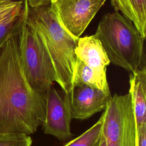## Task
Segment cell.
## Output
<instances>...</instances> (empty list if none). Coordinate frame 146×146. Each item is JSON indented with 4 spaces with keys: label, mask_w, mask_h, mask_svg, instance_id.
Listing matches in <instances>:
<instances>
[{
    "label": "cell",
    "mask_w": 146,
    "mask_h": 146,
    "mask_svg": "<svg viewBox=\"0 0 146 146\" xmlns=\"http://www.w3.org/2000/svg\"><path fill=\"white\" fill-rule=\"evenodd\" d=\"M135 116L137 132L146 124V69L139 68L129 74V91Z\"/></svg>",
    "instance_id": "10"
},
{
    "label": "cell",
    "mask_w": 146,
    "mask_h": 146,
    "mask_svg": "<svg viewBox=\"0 0 146 146\" xmlns=\"http://www.w3.org/2000/svg\"><path fill=\"white\" fill-rule=\"evenodd\" d=\"M45 100V118L42 124L44 133L62 141L68 140L72 136L70 95L56 90L53 84L47 92Z\"/></svg>",
    "instance_id": "7"
},
{
    "label": "cell",
    "mask_w": 146,
    "mask_h": 146,
    "mask_svg": "<svg viewBox=\"0 0 146 146\" xmlns=\"http://www.w3.org/2000/svg\"><path fill=\"white\" fill-rule=\"evenodd\" d=\"M103 122L102 113L99 120L93 126L63 146H98L102 135Z\"/></svg>",
    "instance_id": "13"
},
{
    "label": "cell",
    "mask_w": 146,
    "mask_h": 146,
    "mask_svg": "<svg viewBox=\"0 0 146 146\" xmlns=\"http://www.w3.org/2000/svg\"><path fill=\"white\" fill-rule=\"evenodd\" d=\"M137 138L136 146H146V124L137 132Z\"/></svg>",
    "instance_id": "17"
},
{
    "label": "cell",
    "mask_w": 146,
    "mask_h": 146,
    "mask_svg": "<svg viewBox=\"0 0 146 146\" xmlns=\"http://www.w3.org/2000/svg\"><path fill=\"white\" fill-rule=\"evenodd\" d=\"M20 59L25 77L32 89L46 98L50 87L56 82L51 61L42 42L26 21L19 32Z\"/></svg>",
    "instance_id": "4"
},
{
    "label": "cell",
    "mask_w": 146,
    "mask_h": 146,
    "mask_svg": "<svg viewBox=\"0 0 146 146\" xmlns=\"http://www.w3.org/2000/svg\"><path fill=\"white\" fill-rule=\"evenodd\" d=\"M107 0H55L51 9L61 26L78 39Z\"/></svg>",
    "instance_id": "6"
},
{
    "label": "cell",
    "mask_w": 146,
    "mask_h": 146,
    "mask_svg": "<svg viewBox=\"0 0 146 146\" xmlns=\"http://www.w3.org/2000/svg\"><path fill=\"white\" fill-rule=\"evenodd\" d=\"M103 114L102 134L107 146H136V123L129 93L115 94Z\"/></svg>",
    "instance_id": "5"
},
{
    "label": "cell",
    "mask_w": 146,
    "mask_h": 146,
    "mask_svg": "<svg viewBox=\"0 0 146 146\" xmlns=\"http://www.w3.org/2000/svg\"><path fill=\"white\" fill-rule=\"evenodd\" d=\"M12 2L18 4H26L27 3V0H9Z\"/></svg>",
    "instance_id": "19"
},
{
    "label": "cell",
    "mask_w": 146,
    "mask_h": 146,
    "mask_svg": "<svg viewBox=\"0 0 146 146\" xmlns=\"http://www.w3.org/2000/svg\"><path fill=\"white\" fill-rule=\"evenodd\" d=\"M120 0H111V5H112V6L113 7L115 5H116L118 2Z\"/></svg>",
    "instance_id": "21"
},
{
    "label": "cell",
    "mask_w": 146,
    "mask_h": 146,
    "mask_svg": "<svg viewBox=\"0 0 146 146\" xmlns=\"http://www.w3.org/2000/svg\"><path fill=\"white\" fill-rule=\"evenodd\" d=\"M19 5L24 4L15 3L9 0H0V21L7 16L10 12Z\"/></svg>",
    "instance_id": "16"
},
{
    "label": "cell",
    "mask_w": 146,
    "mask_h": 146,
    "mask_svg": "<svg viewBox=\"0 0 146 146\" xmlns=\"http://www.w3.org/2000/svg\"><path fill=\"white\" fill-rule=\"evenodd\" d=\"M28 7V3L19 5L0 21V48L10 37L19 33L26 21Z\"/></svg>",
    "instance_id": "12"
},
{
    "label": "cell",
    "mask_w": 146,
    "mask_h": 146,
    "mask_svg": "<svg viewBox=\"0 0 146 146\" xmlns=\"http://www.w3.org/2000/svg\"><path fill=\"white\" fill-rule=\"evenodd\" d=\"M32 139L23 133H0V146H31Z\"/></svg>",
    "instance_id": "15"
},
{
    "label": "cell",
    "mask_w": 146,
    "mask_h": 146,
    "mask_svg": "<svg viewBox=\"0 0 146 146\" xmlns=\"http://www.w3.org/2000/svg\"><path fill=\"white\" fill-rule=\"evenodd\" d=\"M55 1V0H50V2H51V3H52V2H54Z\"/></svg>",
    "instance_id": "22"
},
{
    "label": "cell",
    "mask_w": 146,
    "mask_h": 146,
    "mask_svg": "<svg viewBox=\"0 0 146 146\" xmlns=\"http://www.w3.org/2000/svg\"><path fill=\"white\" fill-rule=\"evenodd\" d=\"M79 86H86L103 91L102 87L94 72L84 63L77 59L73 87Z\"/></svg>",
    "instance_id": "14"
},
{
    "label": "cell",
    "mask_w": 146,
    "mask_h": 146,
    "mask_svg": "<svg viewBox=\"0 0 146 146\" xmlns=\"http://www.w3.org/2000/svg\"><path fill=\"white\" fill-rule=\"evenodd\" d=\"M29 7H34L50 3V0H27Z\"/></svg>",
    "instance_id": "18"
},
{
    "label": "cell",
    "mask_w": 146,
    "mask_h": 146,
    "mask_svg": "<svg viewBox=\"0 0 146 146\" xmlns=\"http://www.w3.org/2000/svg\"><path fill=\"white\" fill-rule=\"evenodd\" d=\"M98 146H107L106 142L104 137L103 136V134L102 135V136H101V138H100V143H99V144Z\"/></svg>",
    "instance_id": "20"
},
{
    "label": "cell",
    "mask_w": 146,
    "mask_h": 146,
    "mask_svg": "<svg viewBox=\"0 0 146 146\" xmlns=\"http://www.w3.org/2000/svg\"><path fill=\"white\" fill-rule=\"evenodd\" d=\"M115 11H121L131 21L141 35L146 36V0H120L113 6Z\"/></svg>",
    "instance_id": "11"
},
{
    "label": "cell",
    "mask_w": 146,
    "mask_h": 146,
    "mask_svg": "<svg viewBox=\"0 0 146 146\" xmlns=\"http://www.w3.org/2000/svg\"><path fill=\"white\" fill-rule=\"evenodd\" d=\"M26 23L40 39L51 61L56 82L64 92L70 95L76 68L75 50L78 40L59 23L51 6L46 5L28 7Z\"/></svg>",
    "instance_id": "2"
},
{
    "label": "cell",
    "mask_w": 146,
    "mask_h": 146,
    "mask_svg": "<svg viewBox=\"0 0 146 146\" xmlns=\"http://www.w3.org/2000/svg\"><path fill=\"white\" fill-rule=\"evenodd\" d=\"M45 112V99L32 89L23 72L19 33L0 48V133H34Z\"/></svg>",
    "instance_id": "1"
},
{
    "label": "cell",
    "mask_w": 146,
    "mask_h": 146,
    "mask_svg": "<svg viewBox=\"0 0 146 146\" xmlns=\"http://www.w3.org/2000/svg\"><path fill=\"white\" fill-rule=\"evenodd\" d=\"M75 53L77 59L84 63L94 72L103 91L110 93L106 77V68L110 61L100 42L94 35L79 38Z\"/></svg>",
    "instance_id": "9"
},
{
    "label": "cell",
    "mask_w": 146,
    "mask_h": 146,
    "mask_svg": "<svg viewBox=\"0 0 146 146\" xmlns=\"http://www.w3.org/2000/svg\"><path fill=\"white\" fill-rule=\"evenodd\" d=\"M94 35L102 43L110 63L130 72L140 68L145 38L124 15L118 11L104 15Z\"/></svg>",
    "instance_id": "3"
},
{
    "label": "cell",
    "mask_w": 146,
    "mask_h": 146,
    "mask_svg": "<svg viewBox=\"0 0 146 146\" xmlns=\"http://www.w3.org/2000/svg\"><path fill=\"white\" fill-rule=\"evenodd\" d=\"M112 96L99 89L86 86H74L70 94L72 119L86 120L104 111Z\"/></svg>",
    "instance_id": "8"
}]
</instances>
